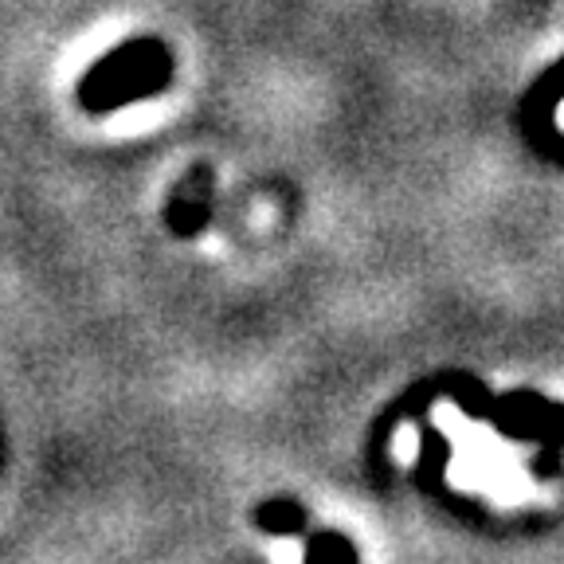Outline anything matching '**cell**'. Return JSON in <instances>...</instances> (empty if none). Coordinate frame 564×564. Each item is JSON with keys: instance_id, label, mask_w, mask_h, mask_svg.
<instances>
[{"instance_id": "1", "label": "cell", "mask_w": 564, "mask_h": 564, "mask_svg": "<svg viewBox=\"0 0 564 564\" xmlns=\"http://www.w3.org/2000/svg\"><path fill=\"white\" fill-rule=\"evenodd\" d=\"M561 122H564V110H561Z\"/></svg>"}]
</instances>
